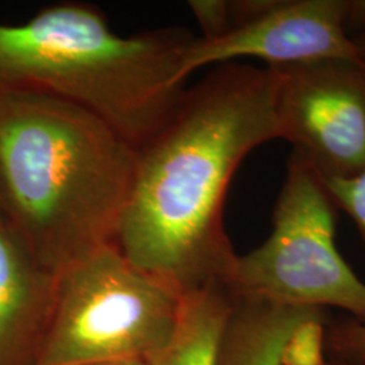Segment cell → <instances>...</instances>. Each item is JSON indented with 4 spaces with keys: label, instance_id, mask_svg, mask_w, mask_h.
Listing matches in <instances>:
<instances>
[{
    "label": "cell",
    "instance_id": "8fae6325",
    "mask_svg": "<svg viewBox=\"0 0 365 365\" xmlns=\"http://www.w3.org/2000/svg\"><path fill=\"white\" fill-rule=\"evenodd\" d=\"M327 310L319 309L292 329L280 353V365H327Z\"/></svg>",
    "mask_w": 365,
    "mask_h": 365
},
{
    "label": "cell",
    "instance_id": "ba28073f",
    "mask_svg": "<svg viewBox=\"0 0 365 365\" xmlns=\"http://www.w3.org/2000/svg\"><path fill=\"white\" fill-rule=\"evenodd\" d=\"M57 274L0 214V365H33L52 314Z\"/></svg>",
    "mask_w": 365,
    "mask_h": 365
},
{
    "label": "cell",
    "instance_id": "52a82bcc",
    "mask_svg": "<svg viewBox=\"0 0 365 365\" xmlns=\"http://www.w3.org/2000/svg\"><path fill=\"white\" fill-rule=\"evenodd\" d=\"M280 138L322 179L365 170V68L359 60L269 66Z\"/></svg>",
    "mask_w": 365,
    "mask_h": 365
},
{
    "label": "cell",
    "instance_id": "7a4b0ae2",
    "mask_svg": "<svg viewBox=\"0 0 365 365\" xmlns=\"http://www.w3.org/2000/svg\"><path fill=\"white\" fill-rule=\"evenodd\" d=\"M134 165L99 118L0 84V214L53 274L115 245Z\"/></svg>",
    "mask_w": 365,
    "mask_h": 365
},
{
    "label": "cell",
    "instance_id": "4fadbf2b",
    "mask_svg": "<svg viewBox=\"0 0 365 365\" xmlns=\"http://www.w3.org/2000/svg\"><path fill=\"white\" fill-rule=\"evenodd\" d=\"M327 345L337 359L361 363L365 359V325L354 319L336 324L327 333Z\"/></svg>",
    "mask_w": 365,
    "mask_h": 365
},
{
    "label": "cell",
    "instance_id": "30bf717a",
    "mask_svg": "<svg viewBox=\"0 0 365 365\" xmlns=\"http://www.w3.org/2000/svg\"><path fill=\"white\" fill-rule=\"evenodd\" d=\"M317 310L319 309L235 297L220 365H280L288 334Z\"/></svg>",
    "mask_w": 365,
    "mask_h": 365
},
{
    "label": "cell",
    "instance_id": "7c38bea8",
    "mask_svg": "<svg viewBox=\"0 0 365 365\" xmlns=\"http://www.w3.org/2000/svg\"><path fill=\"white\" fill-rule=\"evenodd\" d=\"M337 210H344L365 241V170L348 179H322Z\"/></svg>",
    "mask_w": 365,
    "mask_h": 365
},
{
    "label": "cell",
    "instance_id": "6da1fadb",
    "mask_svg": "<svg viewBox=\"0 0 365 365\" xmlns=\"http://www.w3.org/2000/svg\"><path fill=\"white\" fill-rule=\"evenodd\" d=\"M277 78L269 66H217L185 87L163 126L135 149L115 245L179 297L227 283L237 253L225 202L240 164L280 138Z\"/></svg>",
    "mask_w": 365,
    "mask_h": 365
},
{
    "label": "cell",
    "instance_id": "8992f818",
    "mask_svg": "<svg viewBox=\"0 0 365 365\" xmlns=\"http://www.w3.org/2000/svg\"><path fill=\"white\" fill-rule=\"evenodd\" d=\"M357 1L241 0L227 1L226 30L194 37L182 61V78L200 68L257 58L267 66L319 60H357L349 26Z\"/></svg>",
    "mask_w": 365,
    "mask_h": 365
},
{
    "label": "cell",
    "instance_id": "5b68a950",
    "mask_svg": "<svg viewBox=\"0 0 365 365\" xmlns=\"http://www.w3.org/2000/svg\"><path fill=\"white\" fill-rule=\"evenodd\" d=\"M336 210L321 178L292 152L272 232L259 248L237 255L226 286L235 297L336 307L365 325V283L336 247Z\"/></svg>",
    "mask_w": 365,
    "mask_h": 365
},
{
    "label": "cell",
    "instance_id": "2e32d148",
    "mask_svg": "<svg viewBox=\"0 0 365 365\" xmlns=\"http://www.w3.org/2000/svg\"><path fill=\"white\" fill-rule=\"evenodd\" d=\"M327 365H356L354 363H351V361H345V360H339V359H336V360H327Z\"/></svg>",
    "mask_w": 365,
    "mask_h": 365
},
{
    "label": "cell",
    "instance_id": "ac0fdd59",
    "mask_svg": "<svg viewBox=\"0 0 365 365\" xmlns=\"http://www.w3.org/2000/svg\"><path fill=\"white\" fill-rule=\"evenodd\" d=\"M364 360H365V359H364ZM364 360H363V361H364Z\"/></svg>",
    "mask_w": 365,
    "mask_h": 365
},
{
    "label": "cell",
    "instance_id": "e0dca14e",
    "mask_svg": "<svg viewBox=\"0 0 365 365\" xmlns=\"http://www.w3.org/2000/svg\"><path fill=\"white\" fill-rule=\"evenodd\" d=\"M361 364H364L365 365V360H364V361H361Z\"/></svg>",
    "mask_w": 365,
    "mask_h": 365
},
{
    "label": "cell",
    "instance_id": "9c48e42d",
    "mask_svg": "<svg viewBox=\"0 0 365 365\" xmlns=\"http://www.w3.org/2000/svg\"><path fill=\"white\" fill-rule=\"evenodd\" d=\"M233 310L235 295L225 283H214L184 295L170 339L146 363L220 365L222 345Z\"/></svg>",
    "mask_w": 365,
    "mask_h": 365
},
{
    "label": "cell",
    "instance_id": "9a60e30c",
    "mask_svg": "<svg viewBox=\"0 0 365 365\" xmlns=\"http://www.w3.org/2000/svg\"><path fill=\"white\" fill-rule=\"evenodd\" d=\"M81 365H148L146 360L143 359H118V360H105V361H93Z\"/></svg>",
    "mask_w": 365,
    "mask_h": 365
},
{
    "label": "cell",
    "instance_id": "277c9868",
    "mask_svg": "<svg viewBox=\"0 0 365 365\" xmlns=\"http://www.w3.org/2000/svg\"><path fill=\"white\" fill-rule=\"evenodd\" d=\"M182 300L135 268L117 245L99 249L57 276L33 365L149 360L170 339Z\"/></svg>",
    "mask_w": 365,
    "mask_h": 365
},
{
    "label": "cell",
    "instance_id": "3957f363",
    "mask_svg": "<svg viewBox=\"0 0 365 365\" xmlns=\"http://www.w3.org/2000/svg\"><path fill=\"white\" fill-rule=\"evenodd\" d=\"M194 34L163 27L119 36L84 3H58L24 25H0V84L41 92L99 118L137 149L185 90Z\"/></svg>",
    "mask_w": 365,
    "mask_h": 365
},
{
    "label": "cell",
    "instance_id": "5bb4252c",
    "mask_svg": "<svg viewBox=\"0 0 365 365\" xmlns=\"http://www.w3.org/2000/svg\"><path fill=\"white\" fill-rule=\"evenodd\" d=\"M353 45L357 54V60L365 68V24L359 27V31L352 36Z\"/></svg>",
    "mask_w": 365,
    "mask_h": 365
}]
</instances>
